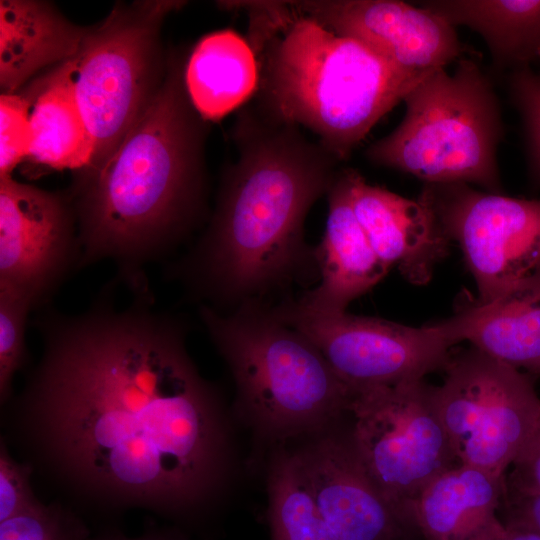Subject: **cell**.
I'll return each instance as SVG.
<instances>
[{
    "label": "cell",
    "instance_id": "f1b7e54d",
    "mask_svg": "<svg viewBox=\"0 0 540 540\" xmlns=\"http://www.w3.org/2000/svg\"><path fill=\"white\" fill-rule=\"evenodd\" d=\"M505 475L504 493L521 495L540 493V414L525 445Z\"/></svg>",
    "mask_w": 540,
    "mask_h": 540
},
{
    "label": "cell",
    "instance_id": "1f68e13d",
    "mask_svg": "<svg viewBox=\"0 0 540 540\" xmlns=\"http://www.w3.org/2000/svg\"><path fill=\"white\" fill-rule=\"evenodd\" d=\"M89 540H175L172 536H166L161 534H147L137 538H128L120 534L99 536L96 538H89Z\"/></svg>",
    "mask_w": 540,
    "mask_h": 540
},
{
    "label": "cell",
    "instance_id": "836d02e7",
    "mask_svg": "<svg viewBox=\"0 0 540 540\" xmlns=\"http://www.w3.org/2000/svg\"><path fill=\"white\" fill-rule=\"evenodd\" d=\"M539 63H540V61H539ZM538 75L540 76V72H539V74H538Z\"/></svg>",
    "mask_w": 540,
    "mask_h": 540
},
{
    "label": "cell",
    "instance_id": "4316f807",
    "mask_svg": "<svg viewBox=\"0 0 540 540\" xmlns=\"http://www.w3.org/2000/svg\"><path fill=\"white\" fill-rule=\"evenodd\" d=\"M509 92L522 120L531 174L540 184V76L530 67L512 71Z\"/></svg>",
    "mask_w": 540,
    "mask_h": 540
},
{
    "label": "cell",
    "instance_id": "cb8c5ba5",
    "mask_svg": "<svg viewBox=\"0 0 540 540\" xmlns=\"http://www.w3.org/2000/svg\"><path fill=\"white\" fill-rule=\"evenodd\" d=\"M89 531L76 514L60 504L37 501L0 521V540H88Z\"/></svg>",
    "mask_w": 540,
    "mask_h": 540
},
{
    "label": "cell",
    "instance_id": "9c48e42d",
    "mask_svg": "<svg viewBox=\"0 0 540 540\" xmlns=\"http://www.w3.org/2000/svg\"><path fill=\"white\" fill-rule=\"evenodd\" d=\"M432 388L424 380L371 386L353 391L347 409L351 440L367 472L383 496L411 518L413 500L457 461Z\"/></svg>",
    "mask_w": 540,
    "mask_h": 540
},
{
    "label": "cell",
    "instance_id": "6da1fadb",
    "mask_svg": "<svg viewBox=\"0 0 540 540\" xmlns=\"http://www.w3.org/2000/svg\"><path fill=\"white\" fill-rule=\"evenodd\" d=\"M113 278L77 315L35 320L44 349L15 400L31 457L77 496L107 508L185 515L227 482L229 426L185 348L181 324L154 309L148 281Z\"/></svg>",
    "mask_w": 540,
    "mask_h": 540
},
{
    "label": "cell",
    "instance_id": "d6a6232c",
    "mask_svg": "<svg viewBox=\"0 0 540 540\" xmlns=\"http://www.w3.org/2000/svg\"><path fill=\"white\" fill-rule=\"evenodd\" d=\"M502 523L489 535H487L483 540H495V534L498 531V529L501 527Z\"/></svg>",
    "mask_w": 540,
    "mask_h": 540
},
{
    "label": "cell",
    "instance_id": "5bb4252c",
    "mask_svg": "<svg viewBox=\"0 0 540 540\" xmlns=\"http://www.w3.org/2000/svg\"><path fill=\"white\" fill-rule=\"evenodd\" d=\"M296 453L337 540H422L412 518L393 506L376 486L350 432H323Z\"/></svg>",
    "mask_w": 540,
    "mask_h": 540
},
{
    "label": "cell",
    "instance_id": "484cf974",
    "mask_svg": "<svg viewBox=\"0 0 540 540\" xmlns=\"http://www.w3.org/2000/svg\"><path fill=\"white\" fill-rule=\"evenodd\" d=\"M30 101L25 93L0 97V179L11 177L27 157L30 145Z\"/></svg>",
    "mask_w": 540,
    "mask_h": 540
},
{
    "label": "cell",
    "instance_id": "30bf717a",
    "mask_svg": "<svg viewBox=\"0 0 540 540\" xmlns=\"http://www.w3.org/2000/svg\"><path fill=\"white\" fill-rule=\"evenodd\" d=\"M308 337L353 391L406 381L444 369L454 346L442 321L412 327L344 312L321 313L299 302L276 311Z\"/></svg>",
    "mask_w": 540,
    "mask_h": 540
},
{
    "label": "cell",
    "instance_id": "e575fe53",
    "mask_svg": "<svg viewBox=\"0 0 540 540\" xmlns=\"http://www.w3.org/2000/svg\"><path fill=\"white\" fill-rule=\"evenodd\" d=\"M89 540V539H88Z\"/></svg>",
    "mask_w": 540,
    "mask_h": 540
},
{
    "label": "cell",
    "instance_id": "7c38bea8",
    "mask_svg": "<svg viewBox=\"0 0 540 540\" xmlns=\"http://www.w3.org/2000/svg\"><path fill=\"white\" fill-rule=\"evenodd\" d=\"M76 213L68 198L0 179V286L44 306L71 270L79 269Z\"/></svg>",
    "mask_w": 540,
    "mask_h": 540
},
{
    "label": "cell",
    "instance_id": "d4e9b609",
    "mask_svg": "<svg viewBox=\"0 0 540 540\" xmlns=\"http://www.w3.org/2000/svg\"><path fill=\"white\" fill-rule=\"evenodd\" d=\"M31 301L11 288L0 286V399L11 397L15 373L26 360L25 330Z\"/></svg>",
    "mask_w": 540,
    "mask_h": 540
},
{
    "label": "cell",
    "instance_id": "5b68a950",
    "mask_svg": "<svg viewBox=\"0 0 540 540\" xmlns=\"http://www.w3.org/2000/svg\"><path fill=\"white\" fill-rule=\"evenodd\" d=\"M200 316L237 388L239 410L269 439L318 435L347 412L350 389L316 345L276 312L245 305Z\"/></svg>",
    "mask_w": 540,
    "mask_h": 540
},
{
    "label": "cell",
    "instance_id": "ba28073f",
    "mask_svg": "<svg viewBox=\"0 0 540 540\" xmlns=\"http://www.w3.org/2000/svg\"><path fill=\"white\" fill-rule=\"evenodd\" d=\"M444 370L432 395L457 461L505 477L540 414L529 374L475 347L451 355Z\"/></svg>",
    "mask_w": 540,
    "mask_h": 540
},
{
    "label": "cell",
    "instance_id": "4fadbf2b",
    "mask_svg": "<svg viewBox=\"0 0 540 540\" xmlns=\"http://www.w3.org/2000/svg\"><path fill=\"white\" fill-rule=\"evenodd\" d=\"M287 2L294 16L361 42L413 78L424 79L465 53L455 28L421 6L395 0Z\"/></svg>",
    "mask_w": 540,
    "mask_h": 540
},
{
    "label": "cell",
    "instance_id": "f546056e",
    "mask_svg": "<svg viewBox=\"0 0 540 540\" xmlns=\"http://www.w3.org/2000/svg\"><path fill=\"white\" fill-rule=\"evenodd\" d=\"M498 516L506 527L525 529L540 535V493L503 494Z\"/></svg>",
    "mask_w": 540,
    "mask_h": 540
},
{
    "label": "cell",
    "instance_id": "603a6c76",
    "mask_svg": "<svg viewBox=\"0 0 540 540\" xmlns=\"http://www.w3.org/2000/svg\"><path fill=\"white\" fill-rule=\"evenodd\" d=\"M270 540H337L309 488L296 451H277L267 472Z\"/></svg>",
    "mask_w": 540,
    "mask_h": 540
},
{
    "label": "cell",
    "instance_id": "52a82bcc",
    "mask_svg": "<svg viewBox=\"0 0 540 540\" xmlns=\"http://www.w3.org/2000/svg\"><path fill=\"white\" fill-rule=\"evenodd\" d=\"M182 1H141L115 7L88 29L70 59L75 96L93 143L86 170L99 168L118 148L145 110L166 72L159 32L165 16Z\"/></svg>",
    "mask_w": 540,
    "mask_h": 540
},
{
    "label": "cell",
    "instance_id": "4dcf8cb0",
    "mask_svg": "<svg viewBox=\"0 0 540 540\" xmlns=\"http://www.w3.org/2000/svg\"><path fill=\"white\" fill-rule=\"evenodd\" d=\"M495 540H540V535L529 530L502 526L495 534Z\"/></svg>",
    "mask_w": 540,
    "mask_h": 540
},
{
    "label": "cell",
    "instance_id": "8992f818",
    "mask_svg": "<svg viewBox=\"0 0 540 540\" xmlns=\"http://www.w3.org/2000/svg\"><path fill=\"white\" fill-rule=\"evenodd\" d=\"M403 102L402 121L366 149L368 160L425 183H467L502 194L500 104L491 79L473 58L459 59L452 73L432 72Z\"/></svg>",
    "mask_w": 540,
    "mask_h": 540
},
{
    "label": "cell",
    "instance_id": "2e32d148",
    "mask_svg": "<svg viewBox=\"0 0 540 540\" xmlns=\"http://www.w3.org/2000/svg\"><path fill=\"white\" fill-rule=\"evenodd\" d=\"M455 344L472 347L540 376V263L488 302H473L442 320Z\"/></svg>",
    "mask_w": 540,
    "mask_h": 540
},
{
    "label": "cell",
    "instance_id": "277c9868",
    "mask_svg": "<svg viewBox=\"0 0 540 540\" xmlns=\"http://www.w3.org/2000/svg\"><path fill=\"white\" fill-rule=\"evenodd\" d=\"M256 57V108L274 121L308 129L340 162L423 80L302 16H294Z\"/></svg>",
    "mask_w": 540,
    "mask_h": 540
},
{
    "label": "cell",
    "instance_id": "8fae6325",
    "mask_svg": "<svg viewBox=\"0 0 540 540\" xmlns=\"http://www.w3.org/2000/svg\"><path fill=\"white\" fill-rule=\"evenodd\" d=\"M460 247L479 302L496 298L540 263V199L425 183L420 194Z\"/></svg>",
    "mask_w": 540,
    "mask_h": 540
},
{
    "label": "cell",
    "instance_id": "ffe728a7",
    "mask_svg": "<svg viewBox=\"0 0 540 540\" xmlns=\"http://www.w3.org/2000/svg\"><path fill=\"white\" fill-rule=\"evenodd\" d=\"M30 101V145L26 159L42 170L88 169L93 143L77 104L72 64L67 60L25 90Z\"/></svg>",
    "mask_w": 540,
    "mask_h": 540
},
{
    "label": "cell",
    "instance_id": "44dd1931",
    "mask_svg": "<svg viewBox=\"0 0 540 540\" xmlns=\"http://www.w3.org/2000/svg\"><path fill=\"white\" fill-rule=\"evenodd\" d=\"M189 99L205 121H218L257 90L259 66L247 39L225 29L204 36L184 70Z\"/></svg>",
    "mask_w": 540,
    "mask_h": 540
},
{
    "label": "cell",
    "instance_id": "83f0119b",
    "mask_svg": "<svg viewBox=\"0 0 540 540\" xmlns=\"http://www.w3.org/2000/svg\"><path fill=\"white\" fill-rule=\"evenodd\" d=\"M33 467L16 461L8 452L4 439L0 444V521H4L37 501L31 488Z\"/></svg>",
    "mask_w": 540,
    "mask_h": 540
},
{
    "label": "cell",
    "instance_id": "7a4b0ae2",
    "mask_svg": "<svg viewBox=\"0 0 540 540\" xmlns=\"http://www.w3.org/2000/svg\"><path fill=\"white\" fill-rule=\"evenodd\" d=\"M170 61L165 78L111 157L74 189L79 269L109 258L124 282L145 275L184 231L199 198L202 122Z\"/></svg>",
    "mask_w": 540,
    "mask_h": 540
},
{
    "label": "cell",
    "instance_id": "7402d4cb",
    "mask_svg": "<svg viewBox=\"0 0 540 540\" xmlns=\"http://www.w3.org/2000/svg\"><path fill=\"white\" fill-rule=\"evenodd\" d=\"M421 7L485 41L494 71L529 68L540 61V0H431Z\"/></svg>",
    "mask_w": 540,
    "mask_h": 540
},
{
    "label": "cell",
    "instance_id": "d6986e66",
    "mask_svg": "<svg viewBox=\"0 0 540 540\" xmlns=\"http://www.w3.org/2000/svg\"><path fill=\"white\" fill-rule=\"evenodd\" d=\"M87 30L69 22L46 2L1 0L2 93H15L43 68L74 58Z\"/></svg>",
    "mask_w": 540,
    "mask_h": 540
},
{
    "label": "cell",
    "instance_id": "3957f363",
    "mask_svg": "<svg viewBox=\"0 0 540 540\" xmlns=\"http://www.w3.org/2000/svg\"><path fill=\"white\" fill-rule=\"evenodd\" d=\"M233 132L238 159L194 261L202 286L218 297L261 290L293 267L306 214L328 193L340 163L299 127L255 105L241 110Z\"/></svg>",
    "mask_w": 540,
    "mask_h": 540
},
{
    "label": "cell",
    "instance_id": "ac0fdd59",
    "mask_svg": "<svg viewBox=\"0 0 540 540\" xmlns=\"http://www.w3.org/2000/svg\"><path fill=\"white\" fill-rule=\"evenodd\" d=\"M505 477L459 464L430 481L413 500L411 516L422 540H483L498 516Z\"/></svg>",
    "mask_w": 540,
    "mask_h": 540
},
{
    "label": "cell",
    "instance_id": "9a60e30c",
    "mask_svg": "<svg viewBox=\"0 0 540 540\" xmlns=\"http://www.w3.org/2000/svg\"><path fill=\"white\" fill-rule=\"evenodd\" d=\"M344 174L354 213L377 256L411 284H427L451 245L427 201L370 185L353 169Z\"/></svg>",
    "mask_w": 540,
    "mask_h": 540
},
{
    "label": "cell",
    "instance_id": "e0dca14e",
    "mask_svg": "<svg viewBox=\"0 0 540 540\" xmlns=\"http://www.w3.org/2000/svg\"><path fill=\"white\" fill-rule=\"evenodd\" d=\"M327 196L328 217L319 258L321 282L299 303L316 312L338 313L376 285L389 267L373 250L354 213L344 170L338 172Z\"/></svg>",
    "mask_w": 540,
    "mask_h": 540
}]
</instances>
